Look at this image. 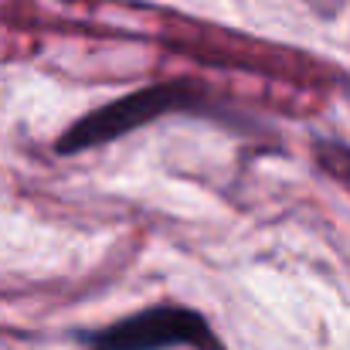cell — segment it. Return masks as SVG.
Returning <instances> with one entry per match:
<instances>
[{
  "label": "cell",
  "mask_w": 350,
  "mask_h": 350,
  "mask_svg": "<svg viewBox=\"0 0 350 350\" xmlns=\"http://www.w3.org/2000/svg\"><path fill=\"white\" fill-rule=\"evenodd\" d=\"M201 99L198 82H163V85H146L139 92H129L116 103L92 109L82 116L75 126H68L58 139V153H82L103 143H113L122 133L139 129L143 122L167 116L174 109H187Z\"/></svg>",
  "instance_id": "6da1fadb"
},
{
  "label": "cell",
  "mask_w": 350,
  "mask_h": 350,
  "mask_svg": "<svg viewBox=\"0 0 350 350\" xmlns=\"http://www.w3.org/2000/svg\"><path fill=\"white\" fill-rule=\"evenodd\" d=\"M221 350L211 323L187 306H150L89 337V350Z\"/></svg>",
  "instance_id": "7a4b0ae2"
}]
</instances>
